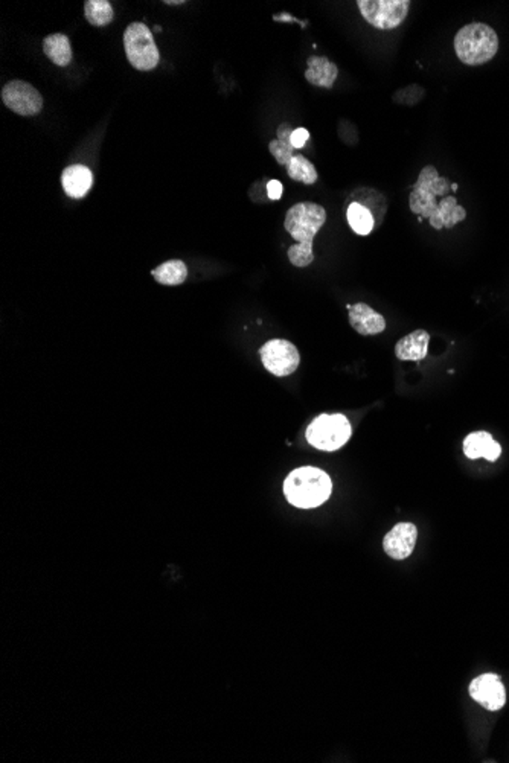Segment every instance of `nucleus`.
Wrapping results in <instances>:
<instances>
[{"mask_svg":"<svg viewBox=\"0 0 509 763\" xmlns=\"http://www.w3.org/2000/svg\"><path fill=\"white\" fill-rule=\"evenodd\" d=\"M296 128L287 124V122H283L281 126L278 127V130H276V135H278V139H283V141H291V135H293V131Z\"/></svg>","mask_w":509,"mask_h":763,"instance_id":"obj_26","label":"nucleus"},{"mask_svg":"<svg viewBox=\"0 0 509 763\" xmlns=\"http://www.w3.org/2000/svg\"><path fill=\"white\" fill-rule=\"evenodd\" d=\"M326 223V210L321 204L302 201L290 208L283 227L298 244L290 246L289 259L294 267H308L315 261L313 241Z\"/></svg>","mask_w":509,"mask_h":763,"instance_id":"obj_2","label":"nucleus"},{"mask_svg":"<svg viewBox=\"0 0 509 763\" xmlns=\"http://www.w3.org/2000/svg\"><path fill=\"white\" fill-rule=\"evenodd\" d=\"M464 453L468 459H483L496 462L502 455V447L488 431H474L464 439Z\"/></svg>","mask_w":509,"mask_h":763,"instance_id":"obj_13","label":"nucleus"},{"mask_svg":"<svg viewBox=\"0 0 509 763\" xmlns=\"http://www.w3.org/2000/svg\"><path fill=\"white\" fill-rule=\"evenodd\" d=\"M85 16L92 27H107L115 19V12L109 0H86Z\"/></svg>","mask_w":509,"mask_h":763,"instance_id":"obj_20","label":"nucleus"},{"mask_svg":"<svg viewBox=\"0 0 509 763\" xmlns=\"http://www.w3.org/2000/svg\"><path fill=\"white\" fill-rule=\"evenodd\" d=\"M259 356L266 371L275 377H289L300 363V350L289 340L274 339L261 346Z\"/></svg>","mask_w":509,"mask_h":763,"instance_id":"obj_8","label":"nucleus"},{"mask_svg":"<svg viewBox=\"0 0 509 763\" xmlns=\"http://www.w3.org/2000/svg\"><path fill=\"white\" fill-rule=\"evenodd\" d=\"M94 184V176L85 165H70L62 174L64 193L70 199H83Z\"/></svg>","mask_w":509,"mask_h":763,"instance_id":"obj_14","label":"nucleus"},{"mask_svg":"<svg viewBox=\"0 0 509 763\" xmlns=\"http://www.w3.org/2000/svg\"><path fill=\"white\" fill-rule=\"evenodd\" d=\"M347 218L349 227L360 236H368L375 227L373 210L360 201H352L348 206Z\"/></svg>","mask_w":509,"mask_h":763,"instance_id":"obj_18","label":"nucleus"},{"mask_svg":"<svg viewBox=\"0 0 509 763\" xmlns=\"http://www.w3.org/2000/svg\"><path fill=\"white\" fill-rule=\"evenodd\" d=\"M165 4H167V5H184L185 2L184 0H180V2L179 0H176V2H168V0H167Z\"/></svg>","mask_w":509,"mask_h":763,"instance_id":"obj_27","label":"nucleus"},{"mask_svg":"<svg viewBox=\"0 0 509 763\" xmlns=\"http://www.w3.org/2000/svg\"><path fill=\"white\" fill-rule=\"evenodd\" d=\"M418 529L415 524L398 523L383 539V549L392 560L409 558L415 549Z\"/></svg>","mask_w":509,"mask_h":763,"instance_id":"obj_11","label":"nucleus"},{"mask_svg":"<svg viewBox=\"0 0 509 763\" xmlns=\"http://www.w3.org/2000/svg\"><path fill=\"white\" fill-rule=\"evenodd\" d=\"M424 87H421L420 84H410V86L397 90L392 94V101L395 104L414 107V105L420 104L421 101L424 100Z\"/></svg>","mask_w":509,"mask_h":763,"instance_id":"obj_22","label":"nucleus"},{"mask_svg":"<svg viewBox=\"0 0 509 763\" xmlns=\"http://www.w3.org/2000/svg\"><path fill=\"white\" fill-rule=\"evenodd\" d=\"M452 189H453V191H457V185L452 184Z\"/></svg>","mask_w":509,"mask_h":763,"instance_id":"obj_28","label":"nucleus"},{"mask_svg":"<svg viewBox=\"0 0 509 763\" xmlns=\"http://www.w3.org/2000/svg\"><path fill=\"white\" fill-rule=\"evenodd\" d=\"M2 101L11 111L21 116H36L43 109L40 92L34 86L21 79H12L4 86Z\"/></svg>","mask_w":509,"mask_h":763,"instance_id":"obj_9","label":"nucleus"},{"mask_svg":"<svg viewBox=\"0 0 509 763\" xmlns=\"http://www.w3.org/2000/svg\"><path fill=\"white\" fill-rule=\"evenodd\" d=\"M332 481L325 471L302 466L291 471L283 481V494L290 505L300 509L321 506L330 498Z\"/></svg>","mask_w":509,"mask_h":763,"instance_id":"obj_3","label":"nucleus"},{"mask_svg":"<svg viewBox=\"0 0 509 763\" xmlns=\"http://www.w3.org/2000/svg\"><path fill=\"white\" fill-rule=\"evenodd\" d=\"M452 184L448 178L441 177L433 165L421 169L416 184L412 186L409 197L410 210L427 218L433 229H453L467 218V210L457 204L456 197L448 195Z\"/></svg>","mask_w":509,"mask_h":763,"instance_id":"obj_1","label":"nucleus"},{"mask_svg":"<svg viewBox=\"0 0 509 763\" xmlns=\"http://www.w3.org/2000/svg\"><path fill=\"white\" fill-rule=\"evenodd\" d=\"M268 152L275 157V160L283 167H287L290 160L296 156V148L291 145V141H283V139H275L270 142Z\"/></svg>","mask_w":509,"mask_h":763,"instance_id":"obj_23","label":"nucleus"},{"mask_svg":"<svg viewBox=\"0 0 509 763\" xmlns=\"http://www.w3.org/2000/svg\"><path fill=\"white\" fill-rule=\"evenodd\" d=\"M431 334L424 330H416L399 339L395 345V356L401 361H421L427 357Z\"/></svg>","mask_w":509,"mask_h":763,"instance_id":"obj_15","label":"nucleus"},{"mask_svg":"<svg viewBox=\"0 0 509 763\" xmlns=\"http://www.w3.org/2000/svg\"><path fill=\"white\" fill-rule=\"evenodd\" d=\"M470 696L489 711H497L506 704V689L499 675L483 674L472 681Z\"/></svg>","mask_w":509,"mask_h":763,"instance_id":"obj_10","label":"nucleus"},{"mask_svg":"<svg viewBox=\"0 0 509 763\" xmlns=\"http://www.w3.org/2000/svg\"><path fill=\"white\" fill-rule=\"evenodd\" d=\"M499 51V37L485 23H470L461 28L455 37V53L467 66H480L491 62Z\"/></svg>","mask_w":509,"mask_h":763,"instance_id":"obj_4","label":"nucleus"},{"mask_svg":"<svg viewBox=\"0 0 509 763\" xmlns=\"http://www.w3.org/2000/svg\"><path fill=\"white\" fill-rule=\"evenodd\" d=\"M348 314H349V324L360 335L382 334L386 330V320L383 316L363 302H358L352 307L348 305Z\"/></svg>","mask_w":509,"mask_h":763,"instance_id":"obj_12","label":"nucleus"},{"mask_svg":"<svg viewBox=\"0 0 509 763\" xmlns=\"http://www.w3.org/2000/svg\"><path fill=\"white\" fill-rule=\"evenodd\" d=\"M43 53L55 66L66 68L72 62V46L68 36L51 34L43 40Z\"/></svg>","mask_w":509,"mask_h":763,"instance_id":"obj_17","label":"nucleus"},{"mask_svg":"<svg viewBox=\"0 0 509 763\" xmlns=\"http://www.w3.org/2000/svg\"><path fill=\"white\" fill-rule=\"evenodd\" d=\"M287 174L294 182H300L304 185H315L319 178L315 165L302 154H296L290 160L289 165H287Z\"/></svg>","mask_w":509,"mask_h":763,"instance_id":"obj_21","label":"nucleus"},{"mask_svg":"<svg viewBox=\"0 0 509 763\" xmlns=\"http://www.w3.org/2000/svg\"><path fill=\"white\" fill-rule=\"evenodd\" d=\"M310 139V133L308 130H305V128H296L293 131V135H291V145H293L296 150H300V148L305 147V144L307 141Z\"/></svg>","mask_w":509,"mask_h":763,"instance_id":"obj_24","label":"nucleus"},{"mask_svg":"<svg viewBox=\"0 0 509 763\" xmlns=\"http://www.w3.org/2000/svg\"><path fill=\"white\" fill-rule=\"evenodd\" d=\"M307 440L321 451H337L351 439L352 427L343 414H321L308 425Z\"/></svg>","mask_w":509,"mask_h":763,"instance_id":"obj_5","label":"nucleus"},{"mask_svg":"<svg viewBox=\"0 0 509 763\" xmlns=\"http://www.w3.org/2000/svg\"><path fill=\"white\" fill-rule=\"evenodd\" d=\"M267 195L268 199L272 200V201L281 199V195H283V184L279 180H270L267 184Z\"/></svg>","mask_w":509,"mask_h":763,"instance_id":"obj_25","label":"nucleus"},{"mask_svg":"<svg viewBox=\"0 0 509 763\" xmlns=\"http://www.w3.org/2000/svg\"><path fill=\"white\" fill-rule=\"evenodd\" d=\"M124 47L128 63L142 72L156 69L160 60L158 45L145 23L135 21L124 32Z\"/></svg>","mask_w":509,"mask_h":763,"instance_id":"obj_6","label":"nucleus"},{"mask_svg":"<svg viewBox=\"0 0 509 763\" xmlns=\"http://www.w3.org/2000/svg\"><path fill=\"white\" fill-rule=\"evenodd\" d=\"M307 66L308 68L305 70V79L316 87L331 89L336 83L337 77H339V68L336 64L331 63L328 58L313 55V57L308 58Z\"/></svg>","mask_w":509,"mask_h":763,"instance_id":"obj_16","label":"nucleus"},{"mask_svg":"<svg viewBox=\"0 0 509 763\" xmlns=\"http://www.w3.org/2000/svg\"><path fill=\"white\" fill-rule=\"evenodd\" d=\"M409 0H358L363 19L380 31H392L409 16Z\"/></svg>","mask_w":509,"mask_h":763,"instance_id":"obj_7","label":"nucleus"},{"mask_svg":"<svg viewBox=\"0 0 509 763\" xmlns=\"http://www.w3.org/2000/svg\"><path fill=\"white\" fill-rule=\"evenodd\" d=\"M152 275L159 283L174 287V285H180V283H184L186 281L188 268L185 266L184 261L173 259V261H167L160 264L158 268L152 270Z\"/></svg>","mask_w":509,"mask_h":763,"instance_id":"obj_19","label":"nucleus"}]
</instances>
